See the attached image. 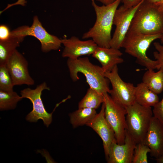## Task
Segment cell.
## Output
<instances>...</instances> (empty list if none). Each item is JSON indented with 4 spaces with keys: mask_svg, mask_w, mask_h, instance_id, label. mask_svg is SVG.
<instances>
[{
    "mask_svg": "<svg viewBox=\"0 0 163 163\" xmlns=\"http://www.w3.org/2000/svg\"><path fill=\"white\" fill-rule=\"evenodd\" d=\"M91 0L96 21L93 27L83 34L82 38H91L98 46L110 47L114 15L122 0H116L111 4L102 6L97 5L94 0Z\"/></svg>",
    "mask_w": 163,
    "mask_h": 163,
    "instance_id": "1",
    "label": "cell"
},
{
    "mask_svg": "<svg viewBox=\"0 0 163 163\" xmlns=\"http://www.w3.org/2000/svg\"><path fill=\"white\" fill-rule=\"evenodd\" d=\"M128 32L163 34V9L144 0L135 13Z\"/></svg>",
    "mask_w": 163,
    "mask_h": 163,
    "instance_id": "2",
    "label": "cell"
},
{
    "mask_svg": "<svg viewBox=\"0 0 163 163\" xmlns=\"http://www.w3.org/2000/svg\"><path fill=\"white\" fill-rule=\"evenodd\" d=\"M67 65L70 77L73 82L79 79L78 74L81 73L85 76L90 88L102 94H109L110 89L109 81L105 77L103 69L101 66L93 64L88 57L68 59Z\"/></svg>",
    "mask_w": 163,
    "mask_h": 163,
    "instance_id": "3",
    "label": "cell"
},
{
    "mask_svg": "<svg viewBox=\"0 0 163 163\" xmlns=\"http://www.w3.org/2000/svg\"><path fill=\"white\" fill-rule=\"evenodd\" d=\"M163 34L147 35L128 32L122 48L128 54L135 58L137 62L147 69H156L157 62L149 58L146 52L151 44L155 40L160 39Z\"/></svg>",
    "mask_w": 163,
    "mask_h": 163,
    "instance_id": "4",
    "label": "cell"
},
{
    "mask_svg": "<svg viewBox=\"0 0 163 163\" xmlns=\"http://www.w3.org/2000/svg\"><path fill=\"white\" fill-rule=\"evenodd\" d=\"M125 108L126 129L136 143L142 142L153 116L151 107L136 102Z\"/></svg>",
    "mask_w": 163,
    "mask_h": 163,
    "instance_id": "5",
    "label": "cell"
},
{
    "mask_svg": "<svg viewBox=\"0 0 163 163\" xmlns=\"http://www.w3.org/2000/svg\"><path fill=\"white\" fill-rule=\"evenodd\" d=\"M50 89L46 82H44L37 85L35 89L27 88L21 91L20 94L22 98L29 99L33 104L32 110L26 117L27 121L35 122L39 119H41L47 127L51 123L52 121V114L56 108L61 103L64 102L67 99L57 104L53 112L50 113H48L45 108L41 96L43 90H49Z\"/></svg>",
    "mask_w": 163,
    "mask_h": 163,
    "instance_id": "6",
    "label": "cell"
},
{
    "mask_svg": "<svg viewBox=\"0 0 163 163\" xmlns=\"http://www.w3.org/2000/svg\"><path fill=\"white\" fill-rule=\"evenodd\" d=\"M103 95L105 118L114 132L117 143L123 144L126 129V109L114 101L108 93Z\"/></svg>",
    "mask_w": 163,
    "mask_h": 163,
    "instance_id": "7",
    "label": "cell"
},
{
    "mask_svg": "<svg viewBox=\"0 0 163 163\" xmlns=\"http://www.w3.org/2000/svg\"><path fill=\"white\" fill-rule=\"evenodd\" d=\"M112 86L109 94L117 103L126 108L136 102L135 86L133 83L124 82L120 76L117 66L104 73Z\"/></svg>",
    "mask_w": 163,
    "mask_h": 163,
    "instance_id": "8",
    "label": "cell"
},
{
    "mask_svg": "<svg viewBox=\"0 0 163 163\" xmlns=\"http://www.w3.org/2000/svg\"><path fill=\"white\" fill-rule=\"evenodd\" d=\"M144 0L137 5L130 8L123 5L118 8L114 15L113 24L116 28L110 43V47L120 49L131 25L135 13Z\"/></svg>",
    "mask_w": 163,
    "mask_h": 163,
    "instance_id": "9",
    "label": "cell"
},
{
    "mask_svg": "<svg viewBox=\"0 0 163 163\" xmlns=\"http://www.w3.org/2000/svg\"><path fill=\"white\" fill-rule=\"evenodd\" d=\"M19 32L22 36H30L37 39L41 44V49L44 53L52 50H57L62 45L61 39L57 36L49 33L42 26L38 17L35 16L33 23L30 27L26 25L18 27Z\"/></svg>",
    "mask_w": 163,
    "mask_h": 163,
    "instance_id": "10",
    "label": "cell"
},
{
    "mask_svg": "<svg viewBox=\"0 0 163 163\" xmlns=\"http://www.w3.org/2000/svg\"><path fill=\"white\" fill-rule=\"evenodd\" d=\"M28 65L24 56L16 50L7 64L14 86L23 85L30 86L34 84V81L29 73Z\"/></svg>",
    "mask_w": 163,
    "mask_h": 163,
    "instance_id": "11",
    "label": "cell"
},
{
    "mask_svg": "<svg viewBox=\"0 0 163 163\" xmlns=\"http://www.w3.org/2000/svg\"><path fill=\"white\" fill-rule=\"evenodd\" d=\"M61 42L64 46L62 54V57L72 59L92 55L98 47L91 39L82 40L75 36L62 39Z\"/></svg>",
    "mask_w": 163,
    "mask_h": 163,
    "instance_id": "12",
    "label": "cell"
},
{
    "mask_svg": "<svg viewBox=\"0 0 163 163\" xmlns=\"http://www.w3.org/2000/svg\"><path fill=\"white\" fill-rule=\"evenodd\" d=\"M104 110L105 105L103 103L99 112L86 126L92 129L101 139L106 159L111 145L117 142L114 132L105 118Z\"/></svg>",
    "mask_w": 163,
    "mask_h": 163,
    "instance_id": "13",
    "label": "cell"
},
{
    "mask_svg": "<svg viewBox=\"0 0 163 163\" xmlns=\"http://www.w3.org/2000/svg\"><path fill=\"white\" fill-rule=\"evenodd\" d=\"M136 143L126 129L124 143L122 144L114 142L111 145L108 163H132L134 149Z\"/></svg>",
    "mask_w": 163,
    "mask_h": 163,
    "instance_id": "14",
    "label": "cell"
},
{
    "mask_svg": "<svg viewBox=\"0 0 163 163\" xmlns=\"http://www.w3.org/2000/svg\"><path fill=\"white\" fill-rule=\"evenodd\" d=\"M150 149V155L157 159L163 155V124L153 116L142 142Z\"/></svg>",
    "mask_w": 163,
    "mask_h": 163,
    "instance_id": "15",
    "label": "cell"
},
{
    "mask_svg": "<svg viewBox=\"0 0 163 163\" xmlns=\"http://www.w3.org/2000/svg\"><path fill=\"white\" fill-rule=\"evenodd\" d=\"M122 55L119 49L98 46L92 56L101 64L105 73L111 71L115 66L124 62Z\"/></svg>",
    "mask_w": 163,
    "mask_h": 163,
    "instance_id": "16",
    "label": "cell"
},
{
    "mask_svg": "<svg viewBox=\"0 0 163 163\" xmlns=\"http://www.w3.org/2000/svg\"><path fill=\"white\" fill-rule=\"evenodd\" d=\"M24 37L14 29L11 31V36L8 39L0 41V65H7L9 59Z\"/></svg>",
    "mask_w": 163,
    "mask_h": 163,
    "instance_id": "17",
    "label": "cell"
},
{
    "mask_svg": "<svg viewBox=\"0 0 163 163\" xmlns=\"http://www.w3.org/2000/svg\"><path fill=\"white\" fill-rule=\"evenodd\" d=\"M135 96L136 102L144 107H153L159 101L157 94L142 82L135 86Z\"/></svg>",
    "mask_w": 163,
    "mask_h": 163,
    "instance_id": "18",
    "label": "cell"
},
{
    "mask_svg": "<svg viewBox=\"0 0 163 163\" xmlns=\"http://www.w3.org/2000/svg\"><path fill=\"white\" fill-rule=\"evenodd\" d=\"M142 81L151 91L160 94L163 91V70L155 72L153 69H147L143 76Z\"/></svg>",
    "mask_w": 163,
    "mask_h": 163,
    "instance_id": "19",
    "label": "cell"
},
{
    "mask_svg": "<svg viewBox=\"0 0 163 163\" xmlns=\"http://www.w3.org/2000/svg\"><path fill=\"white\" fill-rule=\"evenodd\" d=\"M96 110L87 107L78 108L70 113V122L74 128L86 124L91 121L97 114Z\"/></svg>",
    "mask_w": 163,
    "mask_h": 163,
    "instance_id": "20",
    "label": "cell"
},
{
    "mask_svg": "<svg viewBox=\"0 0 163 163\" xmlns=\"http://www.w3.org/2000/svg\"><path fill=\"white\" fill-rule=\"evenodd\" d=\"M104 102L103 94L89 87L85 95L79 102L78 108L87 107L96 110Z\"/></svg>",
    "mask_w": 163,
    "mask_h": 163,
    "instance_id": "21",
    "label": "cell"
},
{
    "mask_svg": "<svg viewBox=\"0 0 163 163\" xmlns=\"http://www.w3.org/2000/svg\"><path fill=\"white\" fill-rule=\"evenodd\" d=\"M23 99L14 91L0 90V110L1 111L15 109L18 103Z\"/></svg>",
    "mask_w": 163,
    "mask_h": 163,
    "instance_id": "22",
    "label": "cell"
},
{
    "mask_svg": "<svg viewBox=\"0 0 163 163\" xmlns=\"http://www.w3.org/2000/svg\"><path fill=\"white\" fill-rule=\"evenodd\" d=\"M150 152V149L143 142L136 143L134 149L132 163H148L147 154Z\"/></svg>",
    "mask_w": 163,
    "mask_h": 163,
    "instance_id": "23",
    "label": "cell"
},
{
    "mask_svg": "<svg viewBox=\"0 0 163 163\" xmlns=\"http://www.w3.org/2000/svg\"><path fill=\"white\" fill-rule=\"evenodd\" d=\"M14 86L7 65H0V90L12 91Z\"/></svg>",
    "mask_w": 163,
    "mask_h": 163,
    "instance_id": "24",
    "label": "cell"
},
{
    "mask_svg": "<svg viewBox=\"0 0 163 163\" xmlns=\"http://www.w3.org/2000/svg\"><path fill=\"white\" fill-rule=\"evenodd\" d=\"M153 44L156 50L153 55L157 62L156 69L163 70V44L158 42H154Z\"/></svg>",
    "mask_w": 163,
    "mask_h": 163,
    "instance_id": "25",
    "label": "cell"
},
{
    "mask_svg": "<svg viewBox=\"0 0 163 163\" xmlns=\"http://www.w3.org/2000/svg\"><path fill=\"white\" fill-rule=\"evenodd\" d=\"M152 110L153 116L163 124V97L153 107Z\"/></svg>",
    "mask_w": 163,
    "mask_h": 163,
    "instance_id": "26",
    "label": "cell"
},
{
    "mask_svg": "<svg viewBox=\"0 0 163 163\" xmlns=\"http://www.w3.org/2000/svg\"><path fill=\"white\" fill-rule=\"evenodd\" d=\"M11 32L6 25L1 24L0 26V41H5L8 39L11 35Z\"/></svg>",
    "mask_w": 163,
    "mask_h": 163,
    "instance_id": "27",
    "label": "cell"
},
{
    "mask_svg": "<svg viewBox=\"0 0 163 163\" xmlns=\"http://www.w3.org/2000/svg\"><path fill=\"white\" fill-rule=\"evenodd\" d=\"M143 0H122L121 2L125 8H129L135 7L139 4Z\"/></svg>",
    "mask_w": 163,
    "mask_h": 163,
    "instance_id": "28",
    "label": "cell"
},
{
    "mask_svg": "<svg viewBox=\"0 0 163 163\" xmlns=\"http://www.w3.org/2000/svg\"><path fill=\"white\" fill-rule=\"evenodd\" d=\"M101 2L103 5H107L110 4L114 2L116 0H96Z\"/></svg>",
    "mask_w": 163,
    "mask_h": 163,
    "instance_id": "29",
    "label": "cell"
},
{
    "mask_svg": "<svg viewBox=\"0 0 163 163\" xmlns=\"http://www.w3.org/2000/svg\"><path fill=\"white\" fill-rule=\"evenodd\" d=\"M145 0L147 1V2H149L150 3L157 5L160 2L161 0Z\"/></svg>",
    "mask_w": 163,
    "mask_h": 163,
    "instance_id": "30",
    "label": "cell"
},
{
    "mask_svg": "<svg viewBox=\"0 0 163 163\" xmlns=\"http://www.w3.org/2000/svg\"><path fill=\"white\" fill-rule=\"evenodd\" d=\"M157 162L158 163H163V155L160 158L156 159Z\"/></svg>",
    "mask_w": 163,
    "mask_h": 163,
    "instance_id": "31",
    "label": "cell"
},
{
    "mask_svg": "<svg viewBox=\"0 0 163 163\" xmlns=\"http://www.w3.org/2000/svg\"><path fill=\"white\" fill-rule=\"evenodd\" d=\"M161 9H163V0H161L160 2L157 5Z\"/></svg>",
    "mask_w": 163,
    "mask_h": 163,
    "instance_id": "32",
    "label": "cell"
},
{
    "mask_svg": "<svg viewBox=\"0 0 163 163\" xmlns=\"http://www.w3.org/2000/svg\"><path fill=\"white\" fill-rule=\"evenodd\" d=\"M20 1V3L22 5L24 6L26 3V1L25 0H18Z\"/></svg>",
    "mask_w": 163,
    "mask_h": 163,
    "instance_id": "33",
    "label": "cell"
},
{
    "mask_svg": "<svg viewBox=\"0 0 163 163\" xmlns=\"http://www.w3.org/2000/svg\"><path fill=\"white\" fill-rule=\"evenodd\" d=\"M160 40L161 41V43L163 44V35L162 37L160 39Z\"/></svg>",
    "mask_w": 163,
    "mask_h": 163,
    "instance_id": "34",
    "label": "cell"
}]
</instances>
